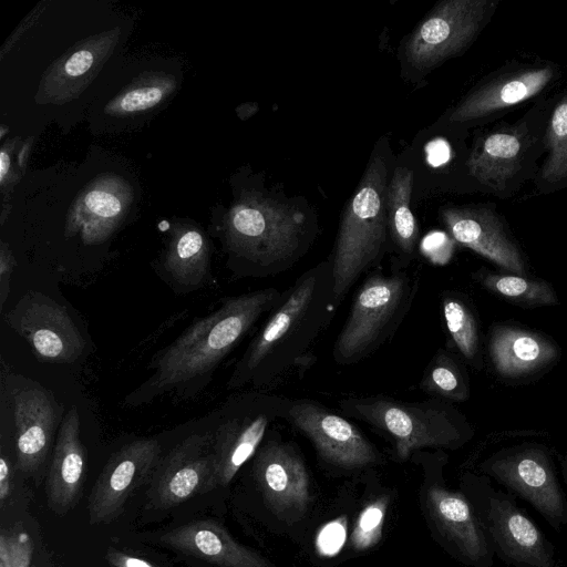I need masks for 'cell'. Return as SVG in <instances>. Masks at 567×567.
Returning <instances> with one entry per match:
<instances>
[{
	"label": "cell",
	"instance_id": "obj_1",
	"mask_svg": "<svg viewBox=\"0 0 567 567\" xmlns=\"http://www.w3.org/2000/svg\"><path fill=\"white\" fill-rule=\"evenodd\" d=\"M337 309L330 261L310 268L286 290L235 367L228 388H262L307 360Z\"/></svg>",
	"mask_w": 567,
	"mask_h": 567
},
{
	"label": "cell",
	"instance_id": "obj_2",
	"mask_svg": "<svg viewBox=\"0 0 567 567\" xmlns=\"http://www.w3.org/2000/svg\"><path fill=\"white\" fill-rule=\"evenodd\" d=\"M281 295L277 288H266L230 297L217 310L194 321L154 360L155 372L133 393L135 400L142 395L143 402L152 400L212 373L254 324L276 307Z\"/></svg>",
	"mask_w": 567,
	"mask_h": 567
},
{
	"label": "cell",
	"instance_id": "obj_3",
	"mask_svg": "<svg viewBox=\"0 0 567 567\" xmlns=\"http://www.w3.org/2000/svg\"><path fill=\"white\" fill-rule=\"evenodd\" d=\"M306 216L299 209L259 195L237 204L226 221V244L247 267L266 277L290 268L305 251Z\"/></svg>",
	"mask_w": 567,
	"mask_h": 567
},
{
	"label": "cell",
	"instance_id": "obj_4",
	"mask_svg": "<svg viewBox=\"0 0 567 567\" xmlns=\"http://www.w3.org/2000/svg\"><path fill=\"white\" fill-rule=\"evenodd\" d=\"M388 168L374 155L344 209L331 262L337 308L368 269L379 264L386 239L385 189Z\"/></svg>",
	"mask_w": 567,
	"mask_h": 567
},
{
	"label": "cell",
	"instance_id": "obj_5",
	"mask_svg": "<svg viewBox=\"0 0 567 567\" xmlns=\"http://www.w3.org/2000/svg\"><path fill=\"white\" fill-rule=\"evenodd\" d=\"M339 406L347 415L390 437L400 460L423 447H455L466 439L455 411L435 399L405 402L380 396L348 398Z\"/></svg>",
	"mask_w": 567,
	"mask_h": 567
},
{
	"label": "cell",
	"instance_id": "obj_6",
	"mask_svg": "<svg viewBox=\"0 0 567 567\" xmlns=\"http://www.w3.org/2000/svg\"><path fill=\"white\" fill-rule=\"evenodd\" d=\"M462 493L472 504L495 558L509 567H561L554 544L518 506L516 496L493 486L486 475L468 478Z\"/></svg>",
	"mask_w": 567,
	"mask_h": 567
},
{
	"label": "cell",
	"instance_id": "obj_7",
	"mask_svg": "<svg viewBox=\"0 0 567 567\" xmlns=\"http://www.w3.org/2000/svg\"><path fill=\"white\" fill-rule=\"evenodd\" d=\"M416 288V281L405 272L368 277L336 339L334 361L352 364L377 351L402 322Z\"/></svg>",
	"mask_w": 567,
	"mask_h": 567
},
{
	"label": "cell",
	"instance_id": "obj_8",
	"mask_svg": "<svg viewBox=\"0 0 567 567\" xmlns=\"http://www.w3.org/2000/svg\"><path fill=\"white\" fill-rule=\"evenodd\" d=\"M480 471L532 505L555 532L567 525V496L544 446L502 450L484 461Z\"/></svg>",
	"mask_w": 567,
	"mask_h": 567
},
{
	"label": "cell",
	"instance_id": "obj_9",
	"mask_svg": "<svg viewBox=\"0 0 567 567\" xmlns=\"http://www.w3.org/2000/svg\"><path fill=\"white\" fill-rule=\"evenodd\" d=\"M491 0H446L436 4L405 45L408 62L416 70L435 68L464 51L495 11Z\"/></svg>",
	"mask_w": 567,
	"mask_h": 567
},
{
	"label": "cell",
	"instance_id": "obj_10",
	"mask_svg": "<svg viewBox=\"0 0 567 567\" xmlns=\"http://www.w3.org/2000/svg\"><path fill=\"white\" fill-rule=\"evenodd\" d=\"M290 399L256 392L239 402L235 413L213 433V451L218 487L227 486L240 467L259 449L277 419H286Z\"/></svg>",
	"mask_w": 567,
	"mask_h": 567
},
{
	"label": "cell",
	"instance_id": "obj_11",
	"mask_svg": "<svg viewBox=\"0 0 567 567\" xmlns=\"http://www.w3.org/2000/svg\"><path fill=\"white\" fill-rule=\"evenodd\" d=\"M216 487L213 433L192 434L161 458L150 478L146 505L168 509Z\"/></svg>",
	"mask_w": 567,
	"mask_h": 567
},
{
	"label": "cell",
	"instance_id": "obj_12",
	"mask_svg": "<svg viewBox=\"0 0 567 567\" xmlns=\"http://www.w3.org/2000/svg\"><path fill=\"white\" fill-rule=\"evenodd\" d=\"M6 320L40 361L72 363L84 352L85 340L69 312L41 292L24 295L6 315Z\"/></svg>",
	"mask_w": 567,
	"mask_h": 567
},
{
	"label": "cell",
	"instance_id": "obj_13",
	"mask_svg": "<svg viewBox=\"0 0 567 567\" xmlns=\"http://www.w3.org/2000/svg\"><path fill=\"white\" fill-rule=\"evenodd\" d=\"M313 444L327 463L348 470L378 463L380 455L361 431L310 399L290 400L286 419Z\"/></svg>",
	"mask_w": 567,
	"mask_h": 567
},
{
	"label": "cell",
	"instance_id": "obj_14",
	"mask_svg": "<svg viewBox=\"0 0 567 567\" xmlns=\"http://www.w3.org/2000/svg\"><path fill=\"white\" fill-rule=\"evenodd\" d=\"M162 449L154 439L132 441L114 452L96 478L87 503L92 525L109 524L120 516L133 492L151 478Z\"/></svg>",
	"mask_w": 567,
	"mask_h": 567
},
{
	"label": "cell",
	"instance_id": "obj_15",
	"mask_svg": "<svg viewBox=\"0 0 567 567\" xmlns=\"http://www.w3.org/2000/svg\"><path fill=\"white\" fill-rule=\"evenodd\" d=\"M254 476L270 511L287 523L301 519L309 504V475L306 465L289 443L268 440L254 461Z\"/></svg>",
	"mask_w": 567,
	"mask_h": 567
},
{
	"label": "cell",
	"instance_id": "obj_16",
	"mask_svg": "<svg viewBox=\"0 0 567 567\" xmlns=\"http://www.w3.org/2000/svg\"><path fill=\"white\" fill-rule=\"evenodd\" d=\"M426 504L445 544L463 563L493 567L495 555L481 522L466 496L434 484L426 492Z\"/></svg>",
	"mask_w": 567,
	"mask_h": 567
},
{
	"label": "cell",
	"instance_id": "obj_17",
	"mask_svg": "<svg viewBox=\"0 0 567 567\" xmlns=\"http://www.w3.org/2000/svg\"><path fill=\"white\" fill-rule=\"evenodd\" d=\"M442 219L451 236L516 276H525V264L516 244L497 215L483 207H450Z\"/></svg>",
	"mask_w": 567,
	"mask_h": 567
},
{
	"label": "cell",
	"instance_id": "obj_18",
	"mask_svg": "<svg viewBox=\"0 0 567 567\" xmlns=\"http://www.w3.org/2000/svg\"><path fill=\"white\" fill-rule=\"evenodd\" d=\"M554 74V69L547 65L499 75L464 97L450 113L449 122L470 124L494 116L544 91Z\"/></svg>",
	"mask_w": 567,
	"mask_h": 567
},
{
	"label": "cell",
	"instance_id": "obj_19",
	"mask_svg": "<svg viewBox=\"0 0 567 567\" xmlns=\"http://www.w3.org/2000/svg\"><path fill=\"white\" fill-rule=\"evenodd\" d=\"M17 464L31 474L45 461L51 447L58 412L53 399L42 389L18 391L12 400Z\"/></svg>",
	"mask_w": 567,
	"mask_h": 567
},
{
	"label": "cell",
	"instance_id": "obj_20",
	"mask_svg": "<svg viewBox=\"0 0 567 567\" xmlns=\"http://www.w3.org/2000/svg\"><path fill=\"white\" fill-rule=\"evenodd\" d=\"M171 548L215 567H272L262 556L236 542L218 523L190 522L161 537Z\"/></svg>",
	"mask_w": 567,
	"mask_h": 567
},
{
	"label": "cell",
	"instance_id": "obj_21",
	"mask_svg": "<svg viewBox=\"0 0 567 567\" xmlns=\"http://www.w3.org/2000/svg\"><path fill=\"white\" fill-rule=\"evenodd\" d=\"M85 465L80 416L73 406L60 424L47 478V498L53 513L65 515L73 507L83 484Z\"/></svg>",
	"mask_w": 567,
	"mask_h": 567
},
{
	"label": "cell",
	"instance_id": "obj_22",
	"mask_svg": "<svg viewBox=\"0 0 567 567\" xmlns=\"http://www.w3.org/2000/svg\"><path fill=\"white\" fill-rule=\"evenodd\" d=\"M489 352L496 371L506 378L532 373L557 357L556 347L543 336L503 326L493 330Z\"/></svg>",
	"mask_w": 567,
	"mask_h": 567
},
{
	"label": "cell",
	"instance_id": "obj_23",
	"mask_svg": "<svg viewBox=\"0 0 567 567\" xmlns=\"http://www.w3.org/2000/svg\"><path fill=\"white\" fill-rule=\"evenodd\" d=\"M526 138L517 130L488 134L468 159V169L481 184L501 189L520 169Z\"/></svg>",
	"mask_w": 567,
	"mask_h": 567
},
{
	"label": "cell",
	"instance_id": "obj_24",
	"mask_svg": "<svg viewBox=\"0 0 567 567\" xmlns=\"http://www.w3.org/2000/svg\"><path fill=\"white\" fill-rule=\"evenodd\" d=\"M164 266L179 284L200 285L209 270V250L205 236L196 228L176 230L166 251Z\"/></svg>",
	"mask_w": 567,
	"mask_h": 567
},
{
	"label": "cell",
	"instance_id": "obj_25",
	"mask_svg": "<svg viewBox=\"0 0 567 567\" xmlns=\"http://www.w3.org/2000/svg\"><path fill=\"white\" fill-rule=\"evenodd\" d=\"M413 172L398 167L388 185V224L391 237L405 257L413 256L419 238L416 220L411 210Z\"/></svg>",
	"mask_w": 567,
	"mask_h": 567
},
{
	"label": "cell",
	"instance_id": "obj_26",
	"mask_svg": "<svg viewBox=\"0 0 567 567\" xmlns=\"http://www.w3.org/2000/svg\"><path fill=\"white\" fill-rule=\"evenodd\" d=\"M483 285L495 293L522 307H538L557 303L549 284L516 275H485Z\"/></svg>",
	"mask_w": 567,
	"mask_h": 567
},
{
	"label": "cell",
	"instance_id": "obj_27",
	"mask_svg": "<svg viewBox=\"0 0 567 567\" xmlns=\"http://www.w3.org/2000/svg\"><path fill=\"white\" fill-rule=\"evenodd\" d=\"M548 155L542 178L549 185L567 179V91L556 104L546 132Z\"/></svg>",
	"mask_w": 567,
	"mask_h": 567
},
{
	"label": "cell",
	"instance_id": "obj_28",
	"mask_svg": "<svg viewBox=\"0 0 567 567\" xmlns=\"http://www.w3.org/2000/svg\"><path fill=\"white\" fill-rule=\"evenodd\" d=\"M443 316L447 330L460 350L467 359L473 360L477 352V324L470 308L458 298H443Z\"/></svg>",
	"mask_w": 567,
	"mask_h": 567
},
{
	"label": "cell",
	"instance_id": "obj_29",
	"mask_svg": "<svg viewBox=\"0 0 567 567\" xmlns=\"http://www.w3.org/2000/svg\"><path fill=\"white\" fill-rule=\"evenodd\" d=\"M421 389L450 400H464L466 386L455 362L444 352L437 353L424 371Z\"/></svg>",
	"mask_w": 567,
	"mask_h": 567
},
{
	"label": "cell",
	"instance_id": "obj_30",
	"mask_svg": "<svg viewBox=\"0 0 567 567\" xmlns=\"http://www.w3.org/2000/svg\"><path fill=\"white\" fill-rule=\"evenodd\" d=\"M388 503L389 497L382 496L361 511L351 534V544L355 550L372 548L380 542Z\"/></svg>",
	"mask_w": 567,
	"mask_h": 567
},
{
	"label": "cell",
	"instance_id": "obj_31",
	"mask_svg": "<svg viewBox=\"0 0 567 567\" xmlns=\"http://www.w3.org/2000/svg\"><path fill=\"white\" fill-rule=\"evenodd\" d=\"M167 83H154L136 86L118 96L111 110L117 115H131L156 106L168 93Z\"/></svg>",
	"mask_w": 567,
	"mask_h": 567
},
{
	"label": "cell",
	"instance_id": "obj_32",
	"mask_svg": "<svg viewBox=\"0 0 567 567\" xmlns=\"http://www.w3.org/2000/svg\"><path fill=\"white\" fill-rule=\"evenodd\" d=\"M32 540L27 533L0 535V567H32Z\"/></svg>",
	"mask_w": 567,
	"mask_h": 567
},
{
	"label": "cell",
	"instance_id": "obj_33",
	"mask_svg": "<svg viewBox=\"0 0 567 567\" xmlns=\"http://www.w3.org/2000/svg\"><path fill=\"white\" fill-rule=\"evenodd\" d=\"M97 56V45L85 44L66 58L58 71L64 80H76L93 68Z\"/></svg>",
	"mask_w": 567,
	"mask_h": 567
},
{
	"label": "cell",
	"instance_id": "obj_34",
	"mask_svg": "<svg viewBox=\"0 0 567 567\" xmlns=\"http://www.w3.org/2000/svg\"><path fill=\"white\" fill-rule=\"evenodd\" d=\"M16 259L4 244L1 245L0 249V309L4 307V302L10 292V281L13 269L16 267Z\"/></svg>",
	"mask_w": 567,
	"mask_h": 567
},
{
	"label": "cell",
	"instance_id": "obj_35",
	"mask_svg": "<svg viewBox=\"0 0 567 567\" xmlns=\"http://www.w3.org/2000/svg\"><path fill=\"white\" fill-rule=\"evenodd\" d=\"M344 528L339 522L329 524L319 536V545L324 553L337 550L343 542Z\"/></svg>",
	"mask_w": 567,
	"mask_h": 567
},
{
	"label": "cell",
	"instance_id": "obj_36",
	"mask_svg": "<svg viewBox=\"0 0 567 567\" xmlns=\"http://www.w3.org/2000/svg\"><path fill=\"white\" fill-rule=\"evenodd\" d=\"M112 567H155L150 561L126 553L109 549L105 556Z\"/></svg>",
	"mask_w": 567,
	"mask_h": 567
},
{
	"label": "cell",
	"instance_id": "obj_37",
	"mask_svg": "<svg viewBox=\"0 0 567 567\" xmlns=\"http://www.w3.org/2000/svg\"><path fill=\"white\" fill-rule=\"evenodd\" d=\"M12 488V470L11 464L6 456L0 458V502L9 497Z\"/></svg>",
	"mask_w": 567,
	"mask_h": 567
},
{
	"label": "cell",
	"instance_id": "obj_38",
	"mask_svg": "<svg viewBox=\"0 0 567 567\" xmlns=\"http://www.w3.org/2000/svg\"><path fill=\"white\" fill-rule=\"evenodd\" d=\"M439 147V144H434V147L432 146L431 147V152H429V156H430V161L432 164H441L442 162H444L445 157H446V147L445 145L443 144L441 148H437Z\"/></svg>",
	"mask_w": 567,
	"mask_h": 567
},
{
	"label": "cell",
	"instance_id": "obj_39",
	"mask_svg": "<svg viewBox=\"0 0 567 567\" xmlns=\"http://www.w3.org/2000/svg\"><path fill=\"white\" fill-rule=\"evenodd\" d=\"M563 478H564V482L567 485V470L565 467H563ZM566 567H567V563H566Z\"/></svg>",
	"mask_w": 567,
	"mask_h": 567
},
{
	"label": "cell",
	"instance_id": "obj_40",
	"mask_svg": "<svg viewBox=\"0 0 567 567\" xmlns=\"http://www.w3.org/2000/svg\"><path fill=\"white\" fill-rule=\"evenodd\" d=\"M563 467H565L567 470V453H566L565 460L563 462Z\"/></svg>",
	"mask_w": 567,
	"mask_h": 567
}]
</instances>
